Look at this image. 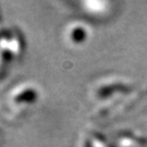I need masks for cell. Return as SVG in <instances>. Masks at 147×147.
I'll list each match as a JSON object with an SVG mask.
<instances>
[{
    "label": "cell",
    "instance_id": "6da1fadb",
    "mask_svg": "<svg viewBox=\"0 0 147 147\" xmlns=\"http://www.w3.org/2000/svg\"><path fill=\"white\" fill-rule=\"evenodd\" d=\"M38 98V92L33 86H22L13 90L10 99L16 106H26L34 104Z\"/></svg>",
    "mask_w": 147,
    "mask_h": 147
},
{
    "label": "cell",
    "instance_id": "7a4b0ae2",
    "mask_svg": "<svg viewBox=\"0 0 147 147\" xmlns=\"http://www.w3.org/2000/svg\"><path fill=\"white\" fill-rule=\"evenodd\" d=\"M25 49V44L21 33L14 30L11 32V42H10V51L13 58H20Z\"/></svg>",
    "mask_w": 147,
    "mask_h": 147
},
{
    "label": "cell",
    "instance_id": "3957f363",
    "mask_svg": "<svg viewBox=\"0 0 147 147\" xmlns=\"http://www.w3.org/2000/svg\"><path fill=\"white\" fill-rule=\"evenodd\" d=\"M83 37H84V32L81 27H75L70 32V38L73 42H80L83 39Z\"/></svg>",
    "mask_w": 147,
    "mask_h": 147
},
{
    "label": "cell",
    "instance_id": "277c9868",
    "mask_svg": "<svg viewBox=\"0 0 147 147\" xmlns=\"http://www.w3.org/2000/svg\"><path fill=\"white\" fill-rule=\"evenodd\" d=\"M0 34H1V19H0Z\"/></svg>",
    "mask_w": 147,
    "mask_h": 147
},
{
    "label": "cell",
    "instance_id": "5b68a950",
    "mask_svg": "<svg viewBox=\"0 0 147 147\" xmlns=\"http://www.w3.org/2000/svg\"><path fill=\"white\" fill-rule=\"evenodd\" d=\"M0 147H1V135H0Z\"/></svg>",
    "mask_w": 147,
    "mask_h": 147
}]
</instances>
